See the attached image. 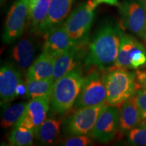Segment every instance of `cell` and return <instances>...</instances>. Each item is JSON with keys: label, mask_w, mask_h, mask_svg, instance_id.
I'll use <instances>...</instances> for the list:
<instances>
[{"label": "cell", "mask_w": 146, "mask_h": 146, "mask_svg": "<svg viewBox=\"0 0 146 146\" xmlns=\"http://www.w3.org/2000/svg\"><path fill=\"white\" fill-rule=\"evenodd\" d=\"M121 31L118 25L106 23L102 25L89 45L85 64L100 70L114 66L119 50Z\"/></svg>", "instance_id": "cell-1"}, {"label": "cell", "mask_w": 146, "mask_h": 146, "mask_svg": "<svg viewBox=\"0 0 146 146\" xmlns=\"http://www.w3.org/2000/svg\"><path fill=\"white\" fill-rule=\"evenodd\" d=\"M85 78L81 70L76 68L55 81L51 97L52 111L63 114L72 109L81 92Z\"/></svg>", "instance_id": "cell-2"}, {"label": "cell", "mask_w": 146, "mask_h": 146, "mask_svg": "<svg viewBox=\"0 0 146 146\" xmlns=\"http://www.w3.org/2000/svg\"><path fill=\"white\" fill-rule=\"evenodd\" d=\"M106 88V103L120 106L136 94L138 87L135 72L127 69L116 68L104 75Z\"/></svg>", "instance_id": "cell-3"}, {"label": "cell", "mask_w": 146, "mask_h": 146, "mask_svg": "<svg viewBox=\"0 0 146 146\" xmlns=\"http://www.w3.org/2000/svg\"><path fill=\"white\" fill-rule=\"evenodd\" d=\"M95 0H88L80 4L64 23L74 46L87 43L98 6Z\"/></svg>", "instance_id": "cell-4"}, {"label": "cell", "mask_w": 146, "mask_h": 146, "mask_svg": "<svg viewBox=\"0 0 146 146\" xmlns=\"http://www.w3.org/2000/svg\"><path fill=\"white\" fill-rule=\"evenodd\" d=\"M107 105L106 102L95 106L77 109V111L65 120L64 133L69 136L87 135L91 133L100 114Z\"/></svg>", "instance_id": "cell-5"}, {"label": "cell", "mask_w": 146, "mask_h": 146, "mask_svg": "<svg viewBox=\"0 0 146 146\" xmlns=\"http://www.w3.org/2000/svg\"><path fill=\"white\" fill-rule=\"evenodd\" d=\"M118 9L122 25L143 39L146 23V5L143 0H124Z\"/></svg>", "instance_id": "cell-6"}, {"label": "cell", "mask_w": 146, "mask_h": 146, "mask_svg": "<svg viewBox=\"0 0 146 146\" xmlns=\"http://www.w3.org/2000/svg\"><path fill=\"white\" fill-rule=\"evenodd\" d=\"M106 102V88L104 76L93 72L85 78L74 104L76 109L98 106Z\"/></svg>", "instance_id": "cell-7"}, {"label": "cell", "mask_w": 146, "mask_h": 146, "mask_svg": "<svg viewBox=\"0 0 146 146\" xmlns=\"http://www.w3.org/2000/svg\"><path fill=\"white\" fill-rule=\"evenodd\" d=\"M29 3L25 0H17L10 8L2 35L4 43H12L22 35L29 17Z\"/></svg>", "instance_id": "cell-8"}, {"label": "cell", "mask_w": 146, "mask_h": 146, "mask_svg": "<svg viewBox=\"0 0 146 146\" xmlns=\"http://www.w3.org/2000/svg\"><path fill=\"white\" fill-rule=\"evenodd\" d=\"M119 110L107 105L96 120L91 131L92 136L102 143L112 140L119 129Z\"/></svg>", "instance_id": "cell-9"}, {"label": "cell", "mask_w": 146, "mask_h": 146, "mask_svg": "<svg viewBox=\"0 0 146 146\" xmlns=\"http://www.w3.org/2000/svg\"><path fill=\"white\" fill-rule=\"evenodd\" d=\"M51 98L31 99L27 103L23 114L14 127H24L35 131L46 120L50 110Z\"/></svg>", "instance_id": "cell-10"}, {"label": "cell", "mask_w": 146, "mask_h": 146, "mask_svg": "<svg viewBox=\"0 0 146 146\" xmlns=\"http://www.w3.org/2000/svg\"><path fill=\"white\" fill-rule=\"evenodd\" d=\"M75 0H51L48 14L39 31L47 34L62 24L70 13Z\"/></svg>", "instance_id": "cell-11"}, {"label": "cell", "mask_w": 146, "mask_h": 146, "mask_svg": "<svg viewBox=\"0 0 146 146\" xmlns=\"http://www.w3.org/2000/svg\"><path fill=\"white\" fill-rule=\"evenodd\" d=\"M72 46L74 45L63 23L46 34L43 52L56 58Z\"/></svg>", "instance_id": "cell-12"}, {"label": "cell", "mask_w": 146, "mask_h": 146, "mask_svg": "<svg viewBox=\"0 0 146 146\" xmlns=\"http://www.w3.org/2000/svg\"><path fill=\"white\" fill-rule=\"evenodd\" d=\"M23 81L21 74L11 64H5L0 70V97L1 102H8L16 98V91Z\"/></svg>", "instance_id": "cell-13"}, {"label": "cell", "mask_w": 146, "mask_h": 146, "mask_svg": "<svg viewBox=\"0 0 146 146\" xmlns=\"http://www.w3.org/2000/svg\"><path fill=\"white\" fill-rule=\"evenodd\" d=\"M119 110L118 131L121 134H127L129 131L141 124L142 118L137 104L135 95L123 104Z\"/></svg>", "instance_id": "cell-14"}, {"label": "cell", "mask_w": 146, "mask_h": 146, "mask_svg": "<svg viewBox=\"0 0 146 146\" xmlns=\"http://www.w3.org/2000/svg\"><path fill=\"white\" fill-rule=\"evenodd\" d=\"M143 45L134 36L126 34L121 31L119 50L114 67L116 68L131 69V62L133 55Z\"/></svg>", "instance_id": "cell-15"}, {"label": "cell", "mask_w": 146, "mask_h": 146, "mask_svg": "<svg viewBox=\"0 0 146 146\" xmlns=\"http://www.w3.org/2000/svg\"><path fill=\"white\" fill-rule=\"evenodd\" d=\"M56 59L52 55L43 52L29 68L27 73V79L42 80L52 78Z\"/></svg>", "instance_id": "cell-16"}, {"label": "cell", "mask_w": 146, "mask_h": 146, "mask_svg": "<svg viewBox=\"0 0 146 146\" xmlns=\"http://www.w3.org/2000/svg\"><path fill=\"white\" fill-rule=\"evenodd\" d=\"M35 48L30 39L24 38L16 42L11 50V57L18 66L26 70L34 62Z\"/></svg>", "instance_id": "cell-17"}, {"label": "cell", "mask_w": 146, "mask_h": 146, "mask_svg": "<svg viewBox=\"0 0 146 146\" xmlns=\"http://www.w3.org/2000/svg\"><path fill=\"white\" fill-rule=\"evenodd\" d=\"M78 47L72 46L56 58L53 80L54 82L74 69L78 68Z\"/></svg>", "instance_id": "cell-18"}, {"label": "cell", "mask_w": 146, "mask_h": 146, "mask_svg": "<svg viewBox=\"0 0 146 146\" xmlns=\"http://www.w3.org/2000/svg\"><path fill=\"white\" fill-rule=\"evenodd\" d=\"M60 120L54 118L46 119L35 131V137L43 144H51L58 137L60 133Z\"/></svg>", "instance_id": "cell-19"}, {"label": "cell", "mask_w": 146, "mask_h": 146, "mask_svg": "<svg viewBox=\"0 0 146 146\" xmlns=\"http://www.w3.org/2000/svg\"><path fill=\"white\" fill-rule=\"evenodd\" d=\"M54 83L53 78L42 80L27 79L26 96L31 100L42 97L51 98Z\"/></svg>", "instance_id": "cell-20"}, {"label": "cell", "mask_w": 146, "mask_h": 146, "mask_svg": "<svg viewBox=\"0 0 146 146\" xmlns=\"http://www.w3.org/2000/svg\"><path fill=\"white\" fill-rule=\"evenodd\" d=\"M51 0H38L33 8L29 14L31 27L33 31H39L48 14Z\"/></svg>", "instance_id": "cell-21"}, {"label": "cell", "mask_w": 146, "mask_h": 146, "mask_svg": "<svg viewBox=\"0 0 146 146\" xmlns=\"http://www.w3.org/2000/svg\"><path fill=\"white\" fill-rule=\"evenodd\" d=\"M27 105L26 102H21L5 108L1 114V127L8 129L15 125L23 114Z\"/></svg>", "instance_id": "cell-22"}, {"label": "cell", "mask_w": 146, "mask_h": 146, "mask_svg": "<svg viewBox=\"0 0 146 146\" xmlns=\"http://www.w3.org/2000/svg\"><path fill=\"white\" fill-rule=\"evenodd\" d=\"M35 137L34 131L24 127H14L9 136L10 145L29 146L33 145Z\"/></svg>", "instance_id": "cell-23"}, {"label": "cell", "mask_w": 146, "mask_h": 146, "mask_svg": "<svg viewBox=\"0 0 146 146\" xmlns=\"http://www.w3.org/2000/svg\"><path fill=\"white\" fill-rule=\"evenodd\" d=\"M128 141L133 145L146 146V125L140 124L127 133Z\"/></svg>", "instance_id": "cell-24"}, {"label": "cell", "mask_w": 146, "mask_h": 146, "mask_svg": "<svg viewBox=\"0 0 146 146\" xmlns=\"http://www.w3.org/2000/svg\"><path fill=\"white\" fill-rule=\"evenodd\" d=\"M92 139L87 135L71 136L70 138L62 142L61 145L65 146H87L91 145Z\"/></svg>", "instance_id": "cell-25"}, {"label": "cell", "mask_w": 146, "mask_h": 146, "mask_svg": "<svg viewBox=\"0 0 146 146\" xmlns=\"http://www.w3.org/2000/svg\"><path fill=\"white\" fill-rule=\"evenodd\" d=\"M136 102L139 109L142 120L146 119V89H139L135 94Z\"/></svg>", "instance_id": "cell-26"}, {"label": "cell", "mask_w": 146, "mask_h": 146, "mask_svg": "<svg viewBox=\"0 0 146 146\" xmlns=\"http://www.w3.org/2000/svg\"><path fill=\"white\" fill-rule=\"evenodd\" d=\"M135 81L139 89H146V70H137L135 72Z\"/></svg>", "instance_id": "cell-27"}, {"label": "cell", "mask_w": 146, "mask_h": 146, "mask_svg": "<svg viewBox=\"0 0 146 146\" xmlns=\"http://www.w3.org/2000/svg\"><path fill=\"white\" fill-rule=\"evenodd\" d=\"M27 92V87H26V83H25L23 80L21 83L18 84L17 88H16V96H23L26 95Z\"/></svg>", "instance_id": "cell-28"}, {"label": "cell", "mask_w": 146, "mask_h": 146, "mask_svg": "<svg viewBox=\"0 0 146 146\" xmlns=\"http://www.w3.org/2000/svg\"><path fill=\"white\" fill-rule=\"evenodd\" d=\"M96 3L98 5L100 3H106L111 5H118V0H95Z\"/></svg>", "instance_id": "cell-29"}, {"label": "cell", "mask_w": 146, "mask_h": 146, "mask_svg": "<svg viewBox=\"0 0 146 146\" xmlns=\"http://www.w3.org/2000/svg\"><path fill=\"white\" fill-rule=\"evenodd\" d=\"M38 0H30V3H29V14L30 13L31 11L32 10V9L33 8L34 5L35 3L37 2Z\"/></svg>", "instance_id": "cell-30"}, {"label": "cell", "mask_w": 146, "mask_h": 146, "mask_svg": "<svg viewBox=\"0 0 146 146\" xmlns=\"http://www.w3.org/2000/svg\"><path fill=\"white\" fill-rule=\"evenodd\" d=\"M143 39L145 40V41L146 42V23H145V31H144V35H143Z\"/></svg>", "instance_id": "cell-31"}, {"label": "cell", "mask_w": 146, "mask_h": 146, "mask_svg": "<svg viewBox=\"0 0 146 146\" xmlns=\"http://www.w3.org/2000/svg\"><path fill=\"white\" fill-rule=\"evenodd\" d=\"M141 124H142V125H146V119L144 120H142Z\"/></svg>", "instance_id": "cell-32"}, {"label": "cell", "mask_w": 146, "mask_h": 146, "mask_svg": "<svg viewBox=\"0 0 146 146\" xmlns=\"http://www.w3.org/2000/svg\"><path fill=\"white\" fill-rule=\"evenodd\" d=\"M143 2L145 3V4L146 5V0H143Z\"/></svg>", "instance_id": "cell-33"}, {"label": "cell", "mask_w": 146, "mask_h": 146, "mask_svg": "<svg viewBox=\"0 0 146 146\" xmlns=\"http://www.w3.org/2000/svg\"><path fill=\"white\" fill-rule=\"evenodd\" d=\"M25 1H29V2H30V0H25Z\"/></svg>", "instance_id": "cell-34"}, {"label": "cell", "mask_w": 146, "mask_h": 146, "mask_svg": "<svg viewBox=\"0 0 146 146\" xmlns=\"http://www.w3.org/2000/svg\"><path fill=\"white\" fill-rule=\"evenodd\" d=\"M1 2H2V1H3V0H1Z\"/></svg>", "instance_id": "cell-35"}]
</instances>
